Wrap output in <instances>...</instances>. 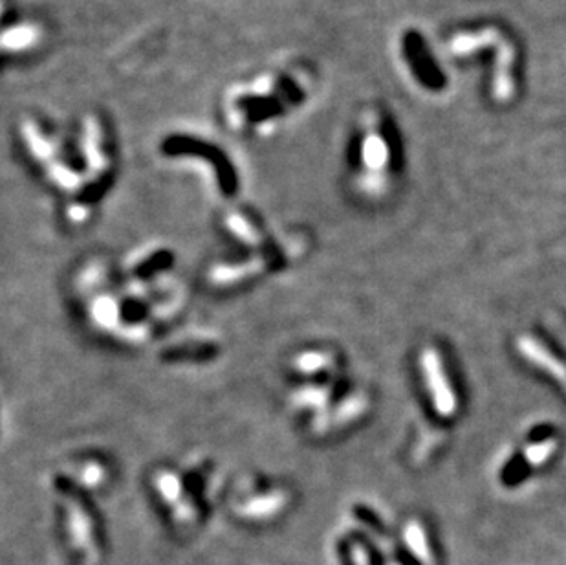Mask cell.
<instances>
[{
  "instance_id": "obj_1",
  "label": "cell",
  "mask_w": 566,
  "mask_h": 565,
  "mask_svg": "<svg viewBox=\"0 0 566 565\" xmlns=\"http://www.w3.org/2000/svg\"><path fill=\"white\" fill-rule=\"evenodd\" d=\"M422 369H424L425 380H427L429 393L435 402L436 411H440L442 415H453L457 411V397L449 388L440 356L436 355L433 349H427L422 355Z\"/></svg>"
},
{
  "instance_id": "obj_2",
  "label": "cell",
  "mask_w": 566,
  "mask_h": 565,
  "mask_svg": "<svg viewBox=\"0 0 566 565\" xmlns=\"http://www.w3.org/2000/svg\"><path fill=\"white\" fill-rule=\"evenodd\" d=\"M363 123L367 131H363V140H361V164H363V169L371 171L374 175L378 173L381 175L391 160L389 145L385 142V136L374 127L376 123L374 116H367Z\"/></svg>"
},
{
  "instance_id": "obj_3",
  "label": "cell",
  "mask_w": 566,
  "mask_h": 565,
  "mask_svg": "<svg viewBox=\"0 0 566 565\" xmlns=\"http://www.w3.org/2000/svg\"><path fill=\"white\" fill-rule=\"evenodd\" d=\"M41 41V28L33 23L15 24L0 32V50L26 52Z\"/></svg>"
},
{
  "instance_id": "obj_4",
  "label": "cell",
  "mask_w": 566,
  "mask_h": 565,
  "mask_svg": "<svg viewBox=\"0 0 566 565\" xmlns=\"http://www.w3.org/2000/svg\"><path fill=\"white\" fill-rule=\"evenodd\" d=\"M403 540L407 543V549L413 554L414 560L420 565H435V556L431 551V545L427 542L424 527L416 520H411L403 529Z\"/></svg>"
},
{
  "instance_id": "obj_5",
  "label": "cell",
  "mask_w": 566,
  "mask_h": 565,
  "mask_svg": "<svg viewBox=\"0 0 566 565\" xmlns=\"http://www.w3.org/2000/svg\"><path fill=\"white\" fill-rule=\"evenodd\" d=\"M519 349L523 351L524 356H528V360L534 362L535 366L546 369L552 377H556L566 388L565 367L561 366L556 358H552V356L548 355V351H545L541 345H537V342L530 340V338H523L521 344H519Z\"/></svg>"
},
{
  "instance_id": "obj_6",
  "label": "cell",
  "mask_w": 566,
  "mask_h": 565,
  "mask_svg": "<svg viewBox=\"0 0 566 565\" xmlns=\"http://www.w3.org/2000/svg\"><path fill=\"white\" fill-rule=\"evenodd\" d=\"M83 149L87 156L88 166L92 169V173H103L107 166V158L103 155L101 149V134H99L98 123L94 120L85 122V134H83Z\"/></svg>"
},
{
  "instance_id": "obj_7",
  "label": "cell",
  "mask_w": 566,
  "mask_h": 565,
  "mask_svg": "<svg viewBox=\"0 0 566 565\" xmlns=\"http://www.w3.org/2000/svg\"><path fill=\"white\" fill-rule=\"evenodd\" d=\"M554 452H556V443L554 441H545V443L532 444L526 450V457H528L530 465H541Z\"/></svg>"
},
{
  "instance_id": "obj_8",
  "label": "cell",
  "mask_w": 566,
  "mask_h": 565,
  "mask_svg": "<svg viewBox=\"0 0 566 565\" xmlns=\"http://www.w3.org/2000/svg\"><path fill=\"white\" fill-rule=\"evenodd\" d=\"M352 560H354V565H371V558L361 545H356L352 549Z\"/></svg>"
},
{
  "instance_id": "obj_9",
  "label": "cell",
  "mask_w": 566,
  "mask_h": 565,
  "mask_svg": "<svg viewBox=\"0 0 566 565\" xmlns=\"http://www.w3.org/2000/svg\"><path fill=\"white\" fill-rule=\"evenodd\" d=\"M389 565H400V564H398V562H394V564H389Z\"/></svg>"
}]
</instances>
